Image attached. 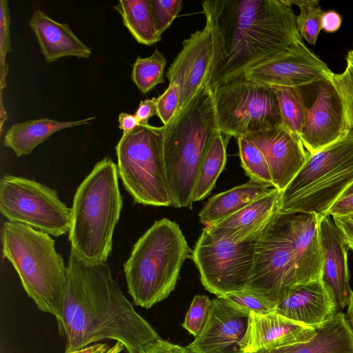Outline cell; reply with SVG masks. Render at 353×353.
<instances>
[{
	"instance_id": "obj_14",
	"label": "cell",
	"mask_w": 353,
	"mask_h": 353,
	"mask_svg": "<svg viewBox=\"0 0 353 353\" xmlns=\"http://www.w3.org/2000/svg\"><path fill=\"white\" fill-rule=\"evenodd\" d=\"M333 73L302 43L292 50L248 69L243 77L269 86L301 88L330 80Z\"/></svg>"
},
{
	"instance_id": "obj_12",
	"label": "cell",
	"mask_w": 353,
	"mask_h": 353,
	"mask_svg": "<svg viewBox=\"0 0 353 353\" xmlns=\"http://www.w3.org/2000/svg\"><path fill=\"white\" fill-rule=\"evenodd\" d=\"M0 212L8 221L56 237L70 231L71 208L56 190L34 180L3 176L0 181Z\"/></svg>"
},
{
	"instance_id": "obj_31",
	"label": "cell",
	"mask_w": 353,
	"mask_h": 353,
	"mask_svg": "<svg viewBox=\"0 0 353 353\" xmlns=\"http://www.w3.org/2000/svg\"><path fill=\"white\" fill-rule=\"evenodd\" d=\"M292 5L300 8V14L296 16V26L302 39L309 44L315 45L319 34L322 29L321 20L324 10L316 0H288Z\"/></svg>"
},
{
	"instance_id": "obj_42",
	"label": "cell",
	"mask_w": 353,
	"mask_h": 353,
	"mask_svg": "<svg viewBox=\"0 0 353 353\" xmlns=\"http://www.w3.org/2000/svg\"><path fill=\"white\" fill-rule=\"evenodd\" d=\"M353 214V194L342 197L336 201L328 211L327 215H348Z\"/></svg>"
},
{
	"instance_id": "obj_37",
	"label": "cell",
	"mask_w": 353,
	"mask_h": 353,
	"mask_svg": "<svg viewBox=\"0 0 353 353\" xmlns=\"http://www.w3.org/2000/svg\"><path fill=\"white\" fill-rule=\"evenodd\" d=\"M180 99L179 87L175 83H169L167 89L156 98L157 116L163 125H167L177 113Z\"/></svg>"
},
{
	"instance_id": "obj_3",
	"label": "cell",
	"mask_w": 353,
	"mask_h": 353,
	"mask_svg": "<svg viewBox=\"0 0 353 353\" xmlns=\"http://www.w3.org/2000/svg\"><path fill=\"white\" fill-rule=\"evenodd\" d=\"M320 219L311 213L278 211L257 240L245 290L276 306L293 288L321 279Z\"/></svg>"
},
{
	"instance_id": "obj_36",
	"label": "cell",
	"mask_w": 353,
	"mask_h": 353,
	"mask_svg": "<svg viewBox=\"0 0 353 353\" xmlns=\"http://www.w3.org/2000/svg\"><path fill=\"white\" fill-rule=\"evenodd\" d=\"M10 37V14L8 1H0V68H1V91L6 86V79L8 72L6 55L11 52Z\"/></svg>"
},
{
	"instance_id": "obj_1",
	"label": "cell",
	"mask_w": 353,
	"mask_h": 353,
	"mask_svg": "<svg viewBox=\"0 0 353 353\" xmlns=\"http://www.w3.org/2000/svg\"><path fill=\"white\" fill-rule=\"evenodd\" d=\"M61 312L57 321L65 353L105 339L141 353L161 339L134 308L114 279L107 261L91 263L71 249Z\"/></svg>"
},
{
	"instance_id": "obj_13",
	"label": "cell",
	"mask_w": 353,
	"mask_h": 353,
	"mask_svg": "<svg viewBox=\"0 0 353 353\" xmlns=\"http://www.w3.org/2000/svg\"><path fill=\"white\" fill-rule=\"evenodd\" d=\"M261 233L247 241L234 243L216 238L203 228L190 259L196 265L206 290L219 296L245 290Z\"/></svg>"
},
{
	"instance_id": "obj_38",
	"label": "cell",
	"mask_w": 353,
	"mask_h": 353,
	"mask_svg": "<svg viewBox=\"0 0 353 353\" xmlns=\"http://www.w3.org/2000/svg\"><path fill=\"white\" fill-rule=\"evenodd\" d=\"M332 219L341 231L347 247L353 251V214L334 215Z\"/></svg>"
},
{
	"instance_id": "obj_22",
	"label": "cell",
	"mask_w": 353,
	"mask_h": 353,
	"mask_svg": "<svg viewBox=\"0 0 353 353\" xmlns=\"http://www.w3.org/2000/svg\"><path fill=\"white\" fill-rule=\"evenodd\" d=\"M30 26L46 62L65 57L89 59L91 48L81 41L67 23H59L40 10H35Z\"/></svg>"
},
{
	"instance_id": "obj_43",
	"label": "cell",
	"mask_w": 353,
	"mask_h": 353,
	"mask_svg": "<svg viewBox=\"0 0 353 353\" xmlns=\"http://www.w3.org/2000/svg\"><path fill=\"white\" fill-rule=\"evenodd\" d=\"M342 23L341 16L333 10L324 11L321 20L322 29L327 32H334Z\"/></svg>"
},
{
	"instance_id": "obj_30",
	"label": "cell",
	"mask_w": 353,
	"mask_h": 353,
	"mask_svg": "<svg viewBox=\"0 0 353 353\" xmlns=\"http://www.w3.org/2000/svg\"><path fill=\"white\" fill-rule=\"evenodd\" d=\"M166 63L165 57L157 49L148 57H137L132 65L131 77L143 94L148 93L157 85L164 83Z\"/></svg>"
},
{
	"instance_id": "obj_33",
	"label": "cell",
	"mask_w": 353,
	"mask_h": 353,
	"mask_svg": "<svg viewBox=\"0 0 353 353\" xmlns=\"http://www.w3.org/2000/svg\"><path fill=\"white\" fill-rule=\"evenodd\" d=\"M236 309L248 314H266L275 310V305L247 290L231 292L219 296Z\"/></svg>"
},
{
	"instance_id": "obj_45",
	"label": "cell",
	"mask_w": 353,
	"mask_h": 353,
	"mask_svg": "<svg viewBox=\"0 0 353 353\" xmlns=\"http://www.w3.org/2000/svg\"><path fill=\"white\" fill-rule=\"evenodd\" d=\"M347 319L353 332V291H352L347 305Z\"/></svg>"
},
{
	"instance_id": "obj_7",
	"label": "cell",
	"mask_w": 353,
	"mask_h": 353,
	"mask_svg": "<svg viewBox=\"0 0 353 353\" xmlns=\"http://www.w3.org/2000/svg\"><path fill=\"white\" fill-rule=\"evenodd\" d=\"M2 252L18 274L21 285L41 311L59 316L67 282L68 267L50 235L10 221L1 230Z\"/></svg>"
},
{
	"instance_id": "obj_17",
	"label": "cell",
	"mask_w": 353,
	"mask_h": 353,
	"mask_svg": "<svg viewBox=\"0 0 353 353\" xmlns=\"http://www.w3.org/2000/svg\"><path fill=\"white\" fill-rule=\"evenodd\" d=\"M249 316L216 296L204 327L187 348L191 353H244L241 344Z\"/></svg>"
},
{
	"instance_id": "obj_15",
	"label": "cell",
	"mask_w": 353,
	"mask_h": 353,
	"mask_svg": "<svg viewBox=\"0 0 353 353\" xmlns=\"http://www.w3.org/2000/svg\"><path fill=\"white\" fill-rule=\"evenodd\" d=\"M316 94L307 108L300 134L303 144L312 154L350 133L340 98L330 80L317 83Z\"/></svg>"
},
{
	"instance_id": "obj_20",
	"label": "cell",
	"mask_w": 353,
	"mask_h": 353,
	"mask_svg": "<svg viewBox=\"0 0 353 353\" xmlns=\"http://www.w3.org/2000/svg\"><path fill=\"white\" fill-rule=\"evenodd\" d=\"M281 192L271 188L248 205L219 223L204 228L216 238L240 243L258 236L279 211Z\"/></svg>"
},
{
	"instance_id": "obj_39",
	"label": "cell",
	"mask_w": 353,
	"mask_h": 353,
	"mask_svg": "<svg viewBox=\"0 0 353 353\" xmlns=\"http://www.w3.org/2000/svg\"><path fill=\"white\" fill-rule=\"evenodd\" d=\"M141 353H191L187 347H182L159 339L148 346Z\"/></svg>"
},
{
	"instance_id": "obj_11",
	"label": "cell",
	"mask_w": 353,
	"mask_h": 353,
	"mask_svg": "<svg viewBox=\"0 0 353 353\" xmlns=\"http://www.w3.org/2000/svg\"><path fill=\"white\" fill-rule=\"evenodd\" d=\"M219 130L237 138L283 123L271 86L244 77L214 90Z\"/></svg>"
},
{
	"instance_id": "obj_29",
	"label": "cell",
	"mask_w": 353,
	"mask_h": 353,
	"mask_svg": "<svg viewBox=\"0 0 353 353\" xmlns=\"http://www.w3.org/2000/svg\"><path fill=\"white\" fill-rule=\"evenodd\" d=\"M236 139L241 165L250 180L274 188L267 161L256 145L245 136Z\"/></svg>"
},
{
	"instance_id": "obj_28",
	"label": "cell",
	"mask_w": 353,
	"mask_h": 353,
	"mask_svg": "<svg viewBox=\"0 0 353 353\" xmlns=\"http://www.w3.org/2000/svg\"><path fill=\"white\" fill-rule=\"evenodd\" d=\"M271 87L277 99L282 123L300 136L307 111L300 88Z\"/></svg>"
},
{
	"instance_id": "obj_25",
	"label": "cell",
	"mask_w": 353,
	"mask_h": 353,
	"mask_svg": "<svg viewBox=\"0 0 353 353\" xmlns=\"http://www.w3.org/2000/svg\"><path fill=\"white\" fill-rule=\"evenodd\" d=\"M271 188L250 180L243 184L211 196L199 213L205 226L220 223L235 214Z\"/></svg>"
},
{
	"instance_id": "obj_4",
	"label": "cell",
	"mask_w": 353,
	"mask_h": 353,
	"mask_svg": "<svg viewBox=\"0 0 353 353\" xmlns=\"http://www.w3.org/2000/svg\"><path fill=\"white\" fill-rule=\"evenodd\" d=\"M165 167L172 206H192L196 180L219 124L214 90L208 85L162 126Z\"/></svg>"
},
{
	"instance_id": "obj_21",
	"label": "cell",
	"mask_w": 353,
	"mask_h": 353,
	"mask_svg": "<svg viewBox=\"0 0 353 353\" xmlns=\"http://www.w3.org/2000/svg\"><path fill=\"white\" fill-rule=\"evenodd\" d=\"M274 311L295 322L317 327L337 313L333 299L321 279L293 288Z\"/></svg>"
},
{
	"instance_id": "obj_19",
	"label": "cell",
	"mask_w": 353,
	"mask_h": 353,
	"mask_svg": "<svg viewBox=\"0 0 353 353\" xmlns=\"http://www.w3.org/2000/svg\"><path fill=\"white\" fill-rule=\"evenodd\" d=\"M319 326L295 322L274 310L266 314L251 312L241 350L244 353H252L305 341L314 336Z\"/></svg>"
},
{
	"instance_id": "obj_40",
	"label": "cell",
	"mask_w": 353,
	"mask_h": 353,
	"mask_svg": "<svg viewBox=\"0 0 353 353\" xmlns=\"http://www.w3.org/2000/svg\"><path fill=\"white\" fill-rule=\"evenodd\" d=\"M156 98L141 101L135 112V117L139 124H148L150 118L157 115Z\"/></svg>"
},
{
	"instance_id": "obj_6",
	"label": "cell",
	"mask_w": 353,
	"mask_h": 353,
	"mask_svg": "<svg viewBox=\"0 0 353 353\" xmlns=\"http://www.w3.org/2000/svg\"><path fill=\"white\" fill-rule=\"evenodd\" d=\"M192 251L179 225L157 221L134 244L123 265L134 303L149 309L174 290L183 263Z\"/></svg>"
},
{
	"instance_id": "obj_35",
	"label": "cell",
	"mask_w": 353,
	"mask_h": 353,
	"mask_svg": "<svg viewBox=\"0 0 353 353\" xmlns=\"http://www.w3.org/2000/svg\"><path fill=\"white\" fill-rule=\"evenodd\" d=\"M154 24L158 34L161 37L182 8V0H151Z\"/></svg>"
},
{
	"instance_id": "obj_23",
	"label": "cell",
	"mask_w": 353,
	"mask_h": 353,
	"mask_svg": "<svg viewBox=\"0 0 353 353\" xmlns=\"http://www.w3.org/2000/svg\"><path fill=\"white\" fill-rule=\"evenodd\" d=\"M252 353H353V332L347 316L337 312L309 340Z\"/></svg>"
},
{
	"instance_id": "obj_27",
	"label": "cell",
	"mask_w": 353,
	"mask_h": 353,
	"mask_svg": "<svg viewBox=\"0 0 353 353\" xmlns=\"http://www.w3.org/2000/svg\"><path fill=\"white\" fill-rule=\"evenodd\" d=\"M230 138L219 130L214 134L196 180L192 203L204 199L214 188L226 163V148Z\"/></svg>"
},
{
	"instance_id": "obj_24",
	"label": "cell",
	"mask_w": 353,
	"mask_h": 353,
	"mask_svg": "<svg viewBox=\"0 0 353 353\" xmlns=\"http://www.w3.org/2000/svg\"><path fill=\"white\" fill-rule=\"evenodd\" d=\"M95 119L92 116L77 121H60L48 118L32 119L13 124L4 137V145L11 148L17 157L28 155L52 134L76 126L88 125Z\"/></svg>"
},
{
	"instance_id": "obj_44",
	"label": "cell",
	"mask_w": 353,
	"mask_h": 353,
	"mask_svg": "<svg viewBox=\"0 0 353 353\" xmlns=\"http://www.w3.org/2000/svg\"><path fill=\"white\" fill-rule=\"evenodd\" d=\"M119 128L123 130V135L128 134L139 124L134 114L124 112L119 114Z\"/></svg>"
},
{
	"instance_id": "obj_16",
	"label": "cell",
	"mask_w": 353,
	"mask_h": 353,
	"mask_svg": "<svg viewBox=\"0 0 353 353\" xmlns=\"http://www.w3.org/2000/svg\"><path fill=\"white\" fill-rule=\"evenodd\" d=\"M263 154L273 186L282 192L305 164L309 153L298 134L279 123L245 135Z\"/></svg>"
},
{
	"instance_id": "obj_10",
	"label": "cell",
	"mask_w": 353,
	"mask_h": 353,
	"mask_svg": "<svg viewBox=\"0 0 353 353\" xmlns=\"http://www.w3.org/2000/svg\"><path fill=\"white\" fill-rule=\"evenodd\" d=\"M221 6V0L202 3L204 28L183 41L181 50L166 72L169 83L179 87V110L206 85L211 87L219 69L222 57L219 25Z\"/></svg>"
},
{
	"instance_id": "obj_32",
	"label": "cell",
	"mask_w": 353,
	"mask_h": 353,
	"mask_svg": "<svg viewBox=\"0 0 353 353\" xmlns=\"http://www.w3.org/2000/svg\"><path fill=\"white\" fill-rule=\"evenodd\" d=\"M330 81L336 90L350 132H353V50L346 55V67L340 74L332 75Z\"/></svg>"
},
{
	"instance_id": "obj_18",
	"label": "cell",
	"mask_w": 353,
	"mask_h": 353,
	"mask_svg": "<svg viewBox=\"0 0 353 353\" xmlns=\"http://www.w3.org/2000/svg\"><path fill=\"white\" fill-rule=\"evenodd\" d=\"M319 238L323 257L321 280L333 299L337 312L350 301L352 290L347 263V245L330 216L321 217Z\"/></svg>"
},
{
	"instance_id": "obj_8",
	"label": "cell",
	"mask_w": 353,
	"mask_h": 353,
	"mask_svg": "<svg viewBox=\"0 0 353 353\" xmlns=\"http://www.w3.org/2000/svg\"><path fill=\"white\" fill-rule=\"evenodd\" d=\"M353 183V132L308 157L281 192L279 211L327 215Z\"/></svg>"
},
{
	"instance_id": "obj_9",
	"label": "cell",
	"mask_w": 353,
	"mask_h": 353,
	"mask_svg": "<svg viewBox=\"0 0 353 353\" xmlns=\"http://www.w3.org/2000/svg\"><path fill=\"white\" fill-rule=\"evenodd\" d=\"M117 171L134 203L172 206L165 167L162 126L139 124L116 146Z\"/></svg>"
},
{
	"instance_id": "obj_5",
	"label": "cell",
	"mask_w": 353,
	"mask_h": 353,
	"mask_svg": "<svg viewBox=\"0 0 353 353\" xmlns=\"http://www.w3.org/2000/svg\"><path fill=\"white\" fill-rule=\"evenodd\" d=\"M117 167L108 157L98 161L77 188L68 232L71 249L91 263L107 261L123 201Z\"/></svg>"
},
{
	"instance_id": "obj_46",
	"label": "cell",
	"mask_w": 353,
	"mask_h": 353,
	"mask_svg": "<svg viewBox=\"0 0 353 353\" xmlns=\"http://www.w3.org/2000/svg\"><path fill=\"white\" fill-rule=\"evenodd\" d=\"M352 194H353V183L344 192V193L343 194V195L341 196V198L345 197V196H350V195H352Z\"/></svg>"
},
{
	"instance_id": "obj_41",
	"label": "cell",
	"mask_w": 353,
	"mask_h": 353,
	"mask_svg": "<svg viewBox=\"0 0 353 353\" xmlns=\"http://www.w3.org/2000/svg\"><path fill=\"white\" fill-rule=\"evenodd\" d=\"M124 349V345L120 342H116L112 345L104 343H97L68 353H121Z\"/></svg>"
},
{
	"instance_id": "obj_2",
	"label": "cell",
	"mask_w": 353,
	"mask_h": 353,
	"mask_svg": "<svg viewBox=\"0 0 353 353\" xmlns=\"http://www.w3.org/2000/svg\"><path fill=\"white\" fill-rule=\"evenodd\" d=\"M221 63L211 88L303 43L288 0H221Z\"/></svg>"
},
{
	"instance_id": "obj_26",
	"label": "cell",
	"mask_w": 353,
	"mask_h": 353,
	"mask_svg": "<svg viewBox=\"0 0 353 353\" xmlns=\"http://www.w3.org/2000/svg\"><path fill=\"white\" fill-rule=\"evenodd\" d=\"M114 8L138 43L152 46L161 41L154 24L151 0H121Z\"/></svg>"
},
{
	"instance_id": "obj_34",
	"label": "cell",
	"mask_w": 353,
	"mask_h": 353,
	"mask_svg": "<svg viewBox=\"0 0 353 353\" xmlns=\"http://www.w3.org/2000/svg\"><path fill=\"white\" fill-rule=\"evenodd\" d=\"M212 301L205 295H196L193 298L181 325L194 337L199 335L207 322Z\"/></svg>"
}]
</instances>
